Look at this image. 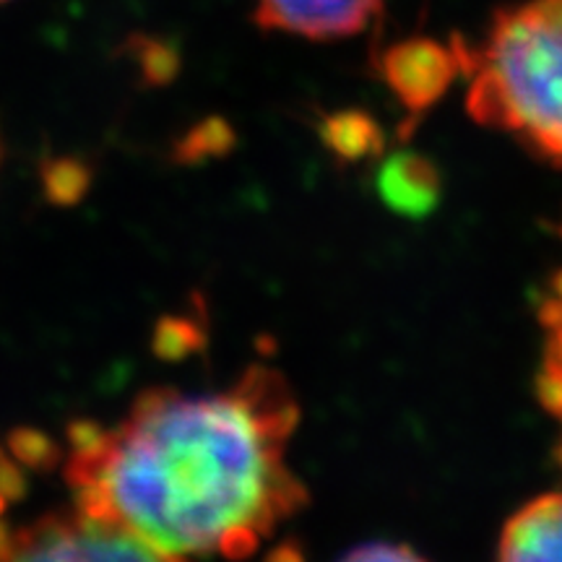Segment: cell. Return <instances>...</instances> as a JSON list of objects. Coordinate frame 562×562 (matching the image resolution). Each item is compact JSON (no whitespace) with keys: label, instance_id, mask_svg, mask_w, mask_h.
Here are the masks:
<instances>
[{"label":"cell","instance_id":"obj_1","mask_svg":"<svg viewBox=\"0 0 562 562\" xmlns=\"http://www.w3.org/2000/svg\"><path fill=\"white\" fill-rule=\"evenodd\" d=\"M297 402L279 372L250 368L227 391H144L115 425L70 427L76 508L154 560L248 558L307 503L286 467Z\"/></svg>","mask_w":562,"mask_h":562},{"label":"cell","instance_id":"obj_2","mask_svg":"<svg viewBox=\"0 0 562 562\" xmlns=\"http://www.w3.org/2000/svg\"><path fill=\"white\" fill-rule=\"evenodd\" d=\"M474 70L469 112L524 140L539 157L562 161V0H526L492 21L480 50L453 45Z\"/></svg>","mask_w":562,"mask_h":562},{"label":"cell","instance_id":"obj_3","mask_svg":"<svg viewBox=\"0 0 562 562\" xmlns=\"http://www.w3.org/2000/svg\"><path fill=\"white\" fill-rule=\"evenodd\" d=\"M154 560L144 544L87 510L50 513L24 526L0 524V560Z\"/></svg>","mask_w":562,"mask_h":562},{"label":"cell","instance_id":"obj_4","mask_svg":"<svg viewBox=\"0 0 562 562\" xmlns=\"http://www.w3.org/2000/svg\"><path fill=\"white\" fill-rule=\"evenodd\" d=\"M381 70L396 100L412 115H422L442 100L461 66L453 47L435 40H406L383 55Z\"/></svg>","mask_w":562,"mask_h":562},{"label":"cell","instance_id":"obj_5","mask_svg":"<svg viewBox=\"0 0 562 562\" xmlns=\"http://www.w3.org/2000/svg\"><path fill=\"white\" fill-rule=\"evenodd\" d=\"M383 0H256V24L307 40L360 34L381 13Z\"/></svg>","mask_w":562,"mask_h":562},{"label":"cell","instance_id":"obj_6","mask_svg":"<svg viewBox=\"0 0 562 562\" xmlns=\"http://www.w3.org/2000/svg\"><path fill=\"white\" fill-rule=\"evenodd\" d=\"M503 560H562V492L524 505L501 533Z\"/></svg>","mask_w":562,"mask_h":562},{"label":"cell","instance_id":"obj_7","mask_svg":"<svg viewBox=\"0 0 562 562\" xmlns=\"http://www.w3.org/2000/svg\"><path fill=\"white\" fill-rule=\"evenodd\" d=\"M378 193L391 211L409 220H422L438 206V170L419 154H396L378 175Z\"/></svg>","mask_w":562,"mask_h":562},{"label":"cell","instance_id":"obj_8","mask_svg":"<svg viewBox=\"0 0 562 562\" xmlns=\"http://www.w3.org/2000/svg\"><path fill=\"white\" fill-rule=\"evenodd\" d=\"M321 136L328 149L344 161H360L383 149L381 125L360 110H341L326 117Z\"/></svg>","mask_w":562,"mask_h":562},{"label":"cell","instance_id":"obj_9","mask_svg":"<svg viewBox=\"0 0 562 562\" xmlns=\"http://www.w3.org/2000/svg\"><path fill=\"white\" fill-rule=\"evenodd\" d=\"M537 398L544 412L562 419V364L547 357L544 368L537 375Z\"/></svg>","mask_w":562,"mask_h":562},{"label":"cell","instance_id":"obj_10","mask_svg":"<svg viewBox=\"0 0 562 562\" xmlns=\"http://www.w3.org/2000/svg\"><path fill=\"white\" fill-rule=\"evenodd\" d=\"M414 558H419V552H414L412 547L389 544V542L357 547V550H351L347 554V560H368V562H378V560H414Z\"/></svg>","mask_w":562,"mask_h":562},{"label":"cell","instance_id":"obj_11","mask_svg":"<svg viewBox=\"0 0 562 562\" xmlns=\"http://www.w3.org/2000/svg\"><path fill=\"white\" fill-rule=\"evenodd\" d=\"M539 318H542V323L547 328H550V331H552V328L562 326V302L558 297L547 300L542 305V313H539Z\"/></svg>","mask_w":562,"mask_h":562},{"label":"cell","instance_id":"obj_12","mask_svg":"<svg viewBox=\"0 0 562 562\" xmlns=\"http://www.w3.org/2000/svg\"><path fill=\"white\" fill-rule=\"evenodd\" d=\"M552 360H558L562 364V326L552 328V339H550V355Z\"/></svg>","mask_w":562,"mask_h":562},{"label":"cell","instance_id":"obj_13","mask_svg":"<svg viewBox=\"0 0 562 562\" xmlns=\"http://www.w3.org/2000/svg\"><path fill=\"white\" fill-rule=\"evenodd\" d=\"M552 297H558L562 302V271L554 273L552 279Z\"/></svg>","mask_w":562,"mask_h":562},{"label":"cell","instance_id":"obj_14","mask_svg":"<svg viewBox=\"0 0 562 562\" xmlns=\"http://www.w3.org/2000/svg\"><path fill=\"white\" fill-rule=\"evenodd\" d=\"M560 461H562V442H560Z\"/></svg>","mask_w":562,"mask_h":562}]
</instances>
